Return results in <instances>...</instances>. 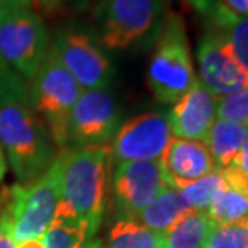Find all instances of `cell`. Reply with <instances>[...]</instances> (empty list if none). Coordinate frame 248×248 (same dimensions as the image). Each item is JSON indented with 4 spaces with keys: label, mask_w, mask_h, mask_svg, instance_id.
<instances>
[{
    "label": "cell",
    "mask_w": 248,
    "mask_h": 248,
    "mask_svg": "<svg viewBox=\"0 0 248 248\" xmlns=\"http://www.w3.org/2000/svg\"><path fill=\"white\" fill-rule=\"evenodd\" d=\"M56 162L60 202L55 221L82 226L90 239H96L106 212L109 171L112 168L110 147H64L58 152Z\"/></svg>",
    "instance_id": "cell-1"
},
{
    "label": "cell",
    "mask_w": 248,
    "mask_h": 248,
    "mask_svg": "<svg viewBox=\"0 0 248 248\" xmlns=\"http://www.w3.org/2000/svg\"><path fill=\"white\" fill-rule=\"evenodd\" d=\"M0 146L18 184H29L53 165L58 151L28 99L0 106Z\"/></svg>",
    "instance_id": "cell-2"
},
{
    "label": "cell",
    "mask_w": 248,
    "mask_h": 248,
    "mask_svg": "<svg viewBox=\"0 0 248 248\" xmlns=\"http://www.w3.org/2000/svg\"><path fill=\"white\" fill-rule=\"evenodd\" d=\"M197 82L186 28L179 15L163 19L147 67V85L162 104H175Z\"/></svg>",
    "instance_id": "cell-3"
},
{
    "label": "cell",
    "mask_w": 248,
    "mask_h": 248,
    "mask_svg": "<svg viewBox=\"0 0 248 248\" xmlns=\"http://www.w3.org/2000/svg\"><path fill=\"white\" fill-rule=\"evenodd\" d=\"M80 94V87L50 46L45 61L29 83V106L45 125L58 151L66 147L67 122Z\"/></svg>",
    "instance_id": "cell-4"
},
{
    "label": "cell",
    "mask_w": 248,
    "mask_h": 248,
    "mask_svg": "<svg viewBox=\"0 0 248 248\" xmlns=\"http://www.w3.org/2000/svg\"><path fill=\"white\" fill-rule=\"evenodd\" d=\"M48 29L31 7H16L0 15V56L31 82L50 51Z\"/></svg>",
    "instance_id": "cell-5"
},
{
    "label": "cell",
    "mask_w": 248,
    "mask_h": 248,
    "mask_svg": "<svg viewBox=\"0 0 248 248\" xmlns=\"http://www.w3.org/2000/svg\"><path fill=\"white\" fill-rule=\"evenodd\" d=\"M165 0H104L99 40L109 50H125L162 28Z\"/></svg>",
    "instance_id": "cell-6"
},
{
    "label": "cell",
    "mask_w": 248,
    "mask_h": 248,
    "mask_svg": "<svg viewBox=\"0 0 248 248\" xmlns=\"http://www.w3.org/2000/svg\"><path fill=\"white\" fill-rule=\"evenodd\" d=\"M60 202L58 162L29 184L12 186V223L16 244L39 239L55 221Z\"/></svg>",
    "instance_id": "cell-7"
},
{
    "label": "cell",
    "mask_w": 248,
    "mask_h": 248,
    "mask_svg": "<svg viewBox=\"0 0 248 248\" xmlns=\"http://www.w3.org/2000/svg\"><path fill=\"white\" fill-rule=\"evenodd\" d=\"M51 51L82 92L109 87L112 64L99 45L87 34L76 29H60L51 42Z\"/></svg>",
    "instance_id": "cell-8"
},
{
    "label": "cell",
    "mask_w": 248,
    "mask_h": 248,
    "mask_svg": "<svg viewBox=\"0 0 248 248\" xmlns=\"http://www.w3.org/2000/svg\"><path fill=\"white\" fill-rule=\"evenodd\" d=\"M119 120V108L108 88L82 92L69 115L66 147L109 146Z\"/></svg>",
    "instance_id": "cell-9"
},
{
    "label": "cell",
    "mask_w": 248,
    "mask_h": 248,
    "mask_svg": "<svg viewBox=\"0 0 248 248\" xmlns=\"http://www.w3.org/2000/svg\"><path fill=\"white\" fill-rule=\"evenodd\" d=\"M165 187L160 160L117 163L110 179L115 216L136 219Z\"/></svg>",
    "instance_id": "cell-10"
},
{
    "label": "cell",
    "mask_w": 248,
    "mask_h": 248,
    "mask_svg": "<svg viewBox=\"0 0 248 248\" xmlns=\"http://www.w3.org/2000/svg\"><path fill=\"white\" fill-rule=\"evenodd\" d=\"M171 140L167 115L146 112L131 117L115 131L110 142L112 165L124 162L160 160Z\"/></svg>",
    "instance_id": "cell-11"
},
{
    "label": "cell",
    "mask_w": 248,
    "mask_h": 248,
    "mask_svg": "<svg viewBox=\"0 0 248 248\" xmlns=\"http://www.w3.org/2000/svg\"><path fill=\"white\" fill-rule=\"evenodd\" d=\"M197 62L200 83L216 98L248 88V72L231 55L223 37L208 29L199 42Z\"/></svg>",
    "instance_id": "cell-12"
},
{
    "label": "cell",
    "mask_w": 248,
    "mask_h": 248,
    "mask_svg": "<svg viewBox=\"0 0 248 248\" xmlns=\"http://www.w3.org/2000/svg\"><path fill=\"white\" fill-rule=\"evenodd\" d=\"M167 119L175 138L205 142L216 120V96L197 80L173 104Z\"/></svg>",
    "instance_id": "cell-13"
},
{
    "label": "cell",
    "mask_w": 248,
    "mask_h": 248,
    "mask_svg": "<svg viewBox=\"0 0 248 248\" xmlns=\"http://www.w3.org/2000/svg\"><path fill=\"white\" fill-rule=\"evenodd\" d=\"M163 176L170 187L183 189L215 170V162L205 142L171 136L160 157Z\"/></svg>",
    "instance_id": "cell-14"
},
{
    "label": "cell",
    "mask_w": 248,
    "mask_h": 248,
    "mask_svg": "<svg viewBox=\"0 0 248 248\" xmlns=\"http://www.w3.org/2000/svg\"><path fill=\"white\" fill-rule=\"evenodd\" d=\"M189 3L208 21V29L223 37L231 55L248 72V18L237 16L221 0H189Z\"/></svg>",
    "instance_id": "cell-15"
},
{
    "label": "cell",
    "mask_w": 248,
    "mask_h": 248,
    "mask_svg": "<svg viewBox=\"0 0 248 248\" xmlns=\"http://www.w3.org/2000/svg\"><path fill=\"white\" fill-rule=\"evenodd\" d=\"M223 184L215 194L207 216L216 224H234L248 218V175L235 165L221 170Z\"/></svg>",
    "instance_id": "cell-16"
},
{
    "label": "cell",
    "mask_w": 248,
    "mask_h": 248,
    "mask_svg": "<svg viewBox=\"0 0 248 248\" xmlns=\"http://www.w3.org/2000/svg\"><path fill=\"white\" fill-rule=\"evenodd\" d=\"M247 138L248 125L216 119L205 140V146L212 155L215 167L221 170L229 167Z\"/></svg>",
    "instance_id": "cell-17"
},
{
    "label": "cell",
    "mask_w": 248,
    "mask_h": 248,
    "mask_svg": "<svg viewBox=\"0 0 248 248\" xmlns=\"http://www.w3.org/2000/svg\"><path fill=\"white\" fill-rule=\"evenodd\" d=\"M189 212L191 208L184 200L183 194L178 189L168 186L142 210L136 221H140L142 226L149 228L151 231L163 234Z\"/></svg>",
    "instance_id": "cell-18"
},
{
    "label": "cell",
    "mask_w": 248,
    "mask_h": 248,
    "mask_svg": "<svg viewBox=\"0 0 248 248\" xmlns=\"http://www.w3.org/2000/svg\"><path fill=\"white\" fill-rule=\"evenodd\" d=\"M212 221L207 213L191 210L163 232V248H202Z\"/></svg>",
    "instance_id": "cell-19"
},
{
    "label": "cell",
    "mask_w": 248,
    "mask_h": 248,
    "mask_svg": "<svg viewBox=\"0 0 248 248\" xmlns=\"http://www.w3.org/2000/svg\"><path fill=\"white\" fill-rule=\"evenodd\" d=\"M108 248H163V235L136 219L117 218L108 234Z\"/></svg>",
    "instance_id": "cell-20"
},
{
    "label": "cell",
    "mask_w": 248,
    "mask_h": 248,
    "mask_svg": "<svg viewBox=\"0 0 248 248\" xmlns=\"http://www.w3.org/2000/svg\"><path fill=\"white\" fill-rule=\"evenodd\" d=\"M42 239L45 248H94L98 244V239H90L82 226L62 221H53Z\"/></svg>",
    "instance_id": "cell-21"
},
{
    "label": "cell",
    "mask_w": 248,
    "mask_h": 248,
    "mask_svg": "<svg viewBox=\"0 0 248 248\" xmlns=\"http://www.w3.org/2000/svg\"><path fill=\"white\" fill-rule=\"evenodd\" d=\"M221 184H223V173H221V168H215L207 176L179 189V192L183 194L189 208L194 210V212L207 213L210 203H212L215 194L221 187Z\"/></svg>",
    "instance_id": "cell-22"
},
{
    "label": "cell",
    "mask_w": 248,
    "mask_h": 248,
    "mask_svg": "<svg viewBox=\"0 0 248 248\" xmlns=\"http://www.w3.org/2000/svg\"><path fill=\"white\" fill-rule=\"evenodd\" d=\"M247 219L234 224L212 223L203 239L202 248H248Z\"/></svg>",
    "instance_id": "cell-23"
},
{
    "label": "cell",
    "mask_w": 248,
    "mask_h": 248,
    "mask_svg": "<svg viewBox=\"0 0 248 248\" xmlns=\"http://www.w3.org/2000/svg\"><path fill=\"white\" fill-rule=\"evenodd\" d=\"M216 119L248 125V88L223 98H216Z\"/></svg>",
    "instance_id": "cell-24"
},
{
    "label": "cell",
    "mask_w": 248,
    "mask_h": 248,
    "mask_svg": "<svg viewBox=\"0 0 248 248\" xmlns=\"http://www.w3.org/2000/svg\"><path fill=\"white\" fill-rule=\"evenodd\" d=\"M29 83L19 77L0 56V106L13 99H28Z\"/></svg>",
    "instance_id": "cell-25"
},
{
    "label": "cell",
    "mask_w": 248,
    "mask_h": 248,
    "mask_svg": "<svg viewBox=\"0 0 248 248\" xmlns=\"http://www.w3.org/2000/svg\"><path fill=\"white\" fill-rule=\"evenodd\" d=\"M0 248H16L12 223V187H10V199L3 208L2 223H0Z\"/></svg>",
    "instance_id": "cell-26"
},
{
    "label": "cell",
    "mask_w": 248,
    "mask_h": 248,
    "mask_svg": "<svg viewBox=\"0 0 248 248\" xmlns=\"http://www.w3.org/2000/svg\"><path fill=\"white\" fill-rule=\"evenodd\" d=\"M71 2H74V0H29V7L42 18L55 15Z\"/></svg>",
    "instance_id": "cell-27"
},
{
    "label": "cell",
    "mask_w": 248,
    "mask_h": 248,
    "mask_svg": "<svg viewBox=\"0 0 248 248\" xmlns=\"http://www.w3.org/2000/svg\"><path fill=\"white\" fill-rule=\"evenodd\" d=\"M237 16L248 18V0H221Z\"/></svg>",
    "instance_id": "cell-28"
},
{
    "label": "cell",
    "mask_w": 248,
    "mask_h": 248,
    "mask_svg": "<svg viewBox=\"0 0 248 248\" xmlns=\"http://www.w3.org/2000/svg\"><path fill=\"white\" fill-rule=\"evenodd\" d=\"M231 165H235L237 168H240L242 171H245L248 175V138L245 140L244 144H242L240 151L237 152L235 159L232 160Z\"/></svg>",
    "instance_id": "cell-29"
},
{
    "label": "cell",
    "mask_w": 248,
    "mask_h": 248,
    "mask_svg": "<svg viewBox=\"0 0 248 248\" xmlns=\"http://www.w3.org/2000/svg\"><path fill=\"white\" fill-rule=\"evenodd\" d=\"M16 7H29V0H0V15Z\"/></svg>",
    "instance_id": "cell-30"
},
{
    "label": "cell",
    "mask_w": 248,
    "mask_h": 248,
    "mask_svg": "<svg viewBox=\"0 0 248 248\" xmlns=\"http://www.w3.org/2000/svg\"><path fill=\"white\" fill-rule=\"evenodd\" d=\"M16 248H45V245H44V239L39 237V239H31L21 242V244H16Z\"/></svg>",
    "instance_id": "cell-31"
},
{
    "label": "cell",
    "mask_w": 248,
    "mask_h": 248,
    "mask_svg": "<svg viewBox=\"0 0 248 248\" xmlns=\"http://www.w3.org/2000/svg\"><path fill=\"white\" fill-rule=\"evenodd\" d=\"M8 199H10V187L7 186L0 187V223H2V213H3L5 205L8 202Z\"/></svg>",
    "instance_id": "cell-32"
},
{
    "label": "cell",
    "mask_w": 248,
    "mask_h": 248,
    "mask_svg": "<svg viewBox=\"0 0 248 248\" xmlns=\"http://www.w3.org/2000/svg\"><path fill=\"white\" fill-rule=\"evenodd\" d=\"M7 168H8L7 157H5L2 146H0V181H2V179L5 178V173H7Z\"/></svg>",
    "instance_id": "cell-33"
},
{
    "label": "cell",
    "mask_w": 248,
    "mask_h": 248,
    "mask_svg": "<svg viewBox=\"0 0 248 248\" xmlns=\"http://www.w3.org/2000/svg\"><path fill=\"white\" fill-rule=\"evenodd\" d=\"M94 248H106V247H104V245L101 244V242L98 240V244H96V247H94Z\"/></svg>",
    "instance_id": "cell-34"
},
{
    "label": "cell",
    "mask_w": 248,
    "mask_h": 248,
    "mask_svg": "<svg viewBox=\"0 0 248 248\" xmlns=\"http://www.w3.org/2000/svg\"><path fill=\"white\" fill-rule=\"evenodd\" d=\"M247 221H248V219H247Z\"/></svg>",
    "instance_id": "cell-35"
}]
</instances>
